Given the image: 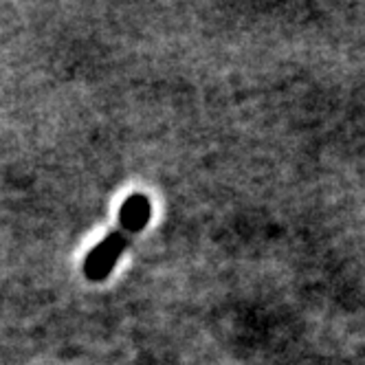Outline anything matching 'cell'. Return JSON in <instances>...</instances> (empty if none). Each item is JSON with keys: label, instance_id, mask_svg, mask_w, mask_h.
<instances>
[{"label": "cell", "instance_id": "2", "mask_svg": "<svg viewBox=\"0 0 365 365\" xmlns=\"http://www.w3.org/2000/svg\"><path fill=\"white\" fill-rule=\"evenodd\" d=\"M152 218V202L145 194L128 196L119 210V229H123L130 236H137L139 231L148 227Z\"/></svg>", "mask_w": 365, "mask_h": 365}, {"label": "cell", "instance_id": "1", "mask_svg": "<svg viewBox=\"0 0 365 365\" xmlns=\"http://www.w3.org/2000/svg\"><path fill=\"white\" fill-rule=\"evenodd\" d=\"M130 240H133V236L130 233H125L123 229H115L110 231L106 238H103L84 259V277L91 279V282H101V279H106L117 262H119V257L123 255L125 247L130 245Z\"/></svg>", "mask_w": 365, "mask_h": 365}]
</instances>
